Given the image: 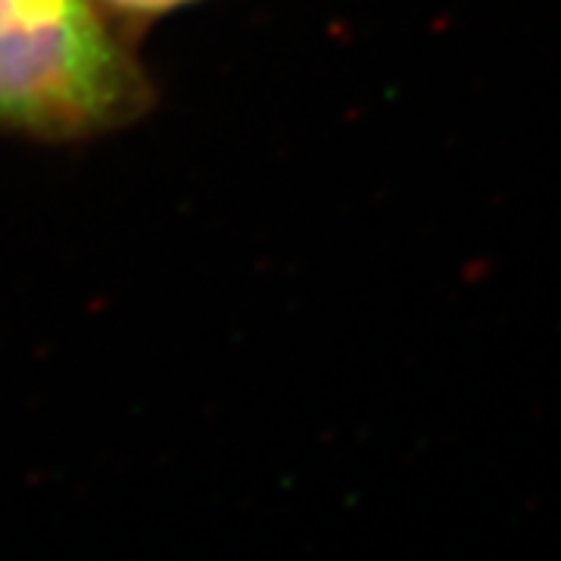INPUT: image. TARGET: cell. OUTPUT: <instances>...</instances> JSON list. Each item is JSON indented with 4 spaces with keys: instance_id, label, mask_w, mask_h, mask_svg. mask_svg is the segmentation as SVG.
Listing matches in <instances>:
<instances>
[{
    "instance_id": "cell-1",
    "label": "cell",
    "mask_w": 561,
    "mask_h": 561,
    "mask_svg": "<svg viewBox=\"0 0 561 561\" xmlns=\"http://www.w3.org/2000/svg\"><path fill=\"white\" fill-rule=\"evenodd\" d=\"M98 0H0V135L69 147L147 119L160 84Z\"/></svg>"
},
{
    "instance_id": "cell-2",
    "label": "cell",
    "mask_w": 561,
    "mask_h": 561,
    "mask_svg": "<svg viewBox=\"0 0 561 561\" xmlns=\"http://www.w3.org/2000/svg\"><path fill=\"white\" fill-rule=\"evenodd\" d=\"M103 10L119 22L122 28H128L135 38H140L147 28L160 25L162 20H172L184 10H194L206 0H98Z\"/></svg>"
}]
</instances>
